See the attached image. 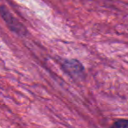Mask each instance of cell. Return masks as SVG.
<instances>
[{"label":"cell","instance_id":"obj_1","mask_svg":"<svg viewBox=\"0 0 128 128\" xmlns=\"http://www.w3.org/2000/svg\"><path fill=\"white\" fill-rule=\"evenodd\" d=\"M62 68L67 74L75 79H79L84 77V68L81 62L77 60H65L62 63Z\"/></svg>","mask_w":128,"mask_h":128},{"label":"cell","instance_id":"obj_2","mask_svg":"<svg viewBox=\"0 0 128 128\" xmlns=\"http://www.w3.org/2000/svg\"><path fill=\"white\" fill-rule=\"evenodd\" d=\"M0 14L12 31L18 34V35L26 34V32L25 27L11 14V12L8 11L7 8L4 7V6H0Z\"/></svg>","mask_w":128,"mask_h":128},{"label":"cell","instance_id":"obj_3","mask_svg":"<svg viewBox=\"0 0 128 128\" xmlns=\"http://www.w3.org/2000/svg\"><path fill=\"white\" fill-rule=\"evenodd\" d=\"M113 126L118 128H128V120H118L114 123Z\"/></svg>","mask_w":128,"mask_h":128}]
</instances>
